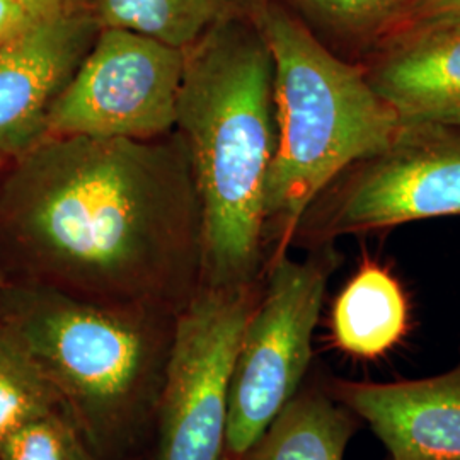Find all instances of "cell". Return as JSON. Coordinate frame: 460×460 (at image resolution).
<instances>
[{
    "instance_id": "obj_1",
    "label": "cell",
    "mask_w": 460,
    "mask_h": 460,
    "mask_svg": "<svg viewBox=\"0 0 460 460\" xmlns=\"http://www.w3.org/2000/svg\"><path fill=\"white\" fill-rule=\"evenodd\" d=\"M0 205L17 237L87 294H159L201 247L184 144L47 137L19 155Z\"/></svg>"
},
{
    "instance_id": "obj_2",
    "label": "cell",
    "mask_w": 460,
    "mask_h": 460,
    "mask_svg": "<svg viewBox=\"0 0 460 460\" xmlns=\"http://www.w3.org/2000/svg\"><path fill=\"white\" fill-rule=\"evenodd\" d=\"M176 128L197 188L210 287L254 285L277 121L273 60L251 17L217 26L184 51Z\"/></svg>"
},
{
    "instance_id": "obj_3",
    "label": "cell",
    "mask_w": 460,
    "mask_h": 460,
    "mask_svg": "<svg viewBox=\"0 0 460 460\" xmlns=\"http://www.w3.org/2000/svg\"><path fill=\"white\" fill-rule=\"evenodd\" d=\"M249 17L273 60L277 148L266 190V237L287 252L315 201L351 165L387 147L404 125L363 66L348 64L277 0Z\"/></svg>"
},
{
    "instance_id": "obj_4",
    "label": "cell",
    "mask_w": 460,
    "mask_h": 460,
    "mask_svg": "<svg viewBox=\"0 0 460 460\" xmlns=\"http://www.w3.org/2000/svg\"><path fill=\"white\" fill-rule=\"evenodd\" d=\"M9 324L79 427L101 438L125 421L152 362L150 341L138 324L60 292L30 296Z\"/></svg>"
},
{
    "instance_id": "obj_5",
    "label": "cell",
    "mask_w": 460,
    "mask_h": 460,
    "mask_svg": "<svg viewBox=\"0 0 460 460\" xmlns=\"http://www.w3.org/2000/svg\"><path fill=\"white\" fill-rule=\"evenodd\" d=\"M341 256L332 244L304 260L273 256L249 315L230 385L226 456L239 460L307 380L314 331Z\"/></svg>"
},
{
    "instance_id": "obj_6",
    "label": "cell",
    "mask_w": 460,
    "mask_h": 460,
    "mask_svg": "<svg viewBox=\"0 0 460 460\" xmlns=\"http://www.w3.org/2000/svg\"><path fill=\"white\" fill-rule=\"evenodd\" d=\"M260 294L208 287L180 315L161 395L157 460H222L237 351Z\"/></svg>"
},
{
    "instance_id": "obj_7",
    "label": "cell",
    "mask_w": 460,
    "mask_h": 460,
    "mask_svg": "<svg viewBox=\"0 0 460 460\" xmlns=\"http://www.w3.org/2000/svg\"><path fill=\"white\" fill-rule=\"evenodd\" d=\"M184 51L144 34L101 28L49 106L47 137L155 140L176 128Z\"/></svg>"
},
{
    "instance_id": "obj_8",
    "label": "cell",
    "mask_w": 460,
    "mask_h": 460,
    "mask_svg": "<svg viewBox=\"0 0 460 460\" xmlns=\"http://www.w3.org/2000/svg\"><path fill=\"white\" fill-rule=\"evenodd\" d=\"M323 195L317 246L348 234L460 217V127L404 121L387 147L351 165Z\"/></svg>"
},
{
    "instance_id": "obj_9",
    "label": "cell",
    "mask_w": 460,
    "mask_h": 460,
    "mask_svg": "<svg viewBox=\"0 0 460 460\" xmlns=\"http://www.w3.org/2000/svg\"><path fill=\"white\" fill-rule=\"evenodd\" d=\"M81 5L40 16L0 49V155H22L45 138L49 106L99 33Z\"/></svg>"
},
{
    "instance_id": "obj_10",
    "label": "cell",
    "mask_w": 460,
    "mask_h": 460,
    "mask_svg": "<svg viewBox=\"0 0 460 460\" xmlns=\"http://www.w3.org/2000/svg\"><path fill=\"white\" fill-rule=\"evenodd\" d=\"M324 382L372 429L387 460H460V360L431 377Z\"/></svg>"
},
{
    "instance_id": "obj_11",
    "label": "cell",
    "mask_w": 460,
    "mask_h": 460,
    "mask_svg": "<svg viewBox=\"0 0 460 460\" xmlns=\"http://www.w3.org/2000/svg\"><path fill=\"white\" fill-rule=\"evenodd\" d=\"M362 66L402 121L460 127V28L387 41Z\"/></svg>"
},
{
    "instance_id": "obj_12",
    "label": "cell",
    "mask_w": 460,
    "mask_h": 460,
    "mask_svg": "<svg viewBox=\"0 0 460 460\" xmlns=\"http://www.w3.org/2000/svg\"><path fill=\"white\" fill-rule=\"evenodd\" d=\"M411 329V305L391 268L362 263L331 309V340L349 358L376 362L401 345Z\"/></svg>"
},
{
    "instance_id": "obj_13",
    "label": "cell",
    "mask_w": 460,
    "mask_h": 460,
    "mask_svg": "<svg viewBox=\"0 0 460 460\" xmlns=\"http://www.w3.org/2000/svg\"><path fill=\"white\" fill-rule=\"evenodd\" d=\"M362 427L324 380H305L239 460H345L348 445Z\"/></svg>"
},
{
    "instance_id": "obj_14",
    "label": "cell",
    "mask_w": 460,
    "mask_h": 460,
    "mask_svg": "<svg viewBox=\"0 0 460 460\" xmlns=\"http://www.w3.org/2000/svg\"><path fill=\"white\" fill-rule=\"evenodd\" d=\"M252 0H96L99 28L144 34L172 49H186L217 26L249 16Z\"/></svg>"
},
{
    "instance_id": "obj_15",
    "label": "cell",
    "mask_w": 460,
    "mask_h": 460,
    "mask_svg": "<svg viewBox=\"0 0 460 460\" xmlns=\"http://www.w3.org/2000/svg\"><path fill=\"white\" fill-rule=\"evenodd\" d=\"M68 411L33 355L9 323L0 326V448L30 421Z\"/></svg>"
},
{
    "instance_id": "obj_16",
    "label": "cell",
    "mask_w": 460,
    "mask_h": 460,
    "mask_svg": "<svg viewBox=\"0 0 460 460\" xmlns=\"http://www.w3.org/2000/svg\"><path fill=\"white\" fill-rule=\"evenodd\" d=\"M336 33L377 49L418 0H292Z\"/></svg>"
},
{
    "instance_id": "obj_17",
    "label": "cell",
    "mask_w": 460,
    "mask_h": 460,
    "mask_svg": "<svg viewBox=\"0 0 460 460\" xmlns=\"http://www.w3.org/2000/svg\"><path fill=\"white\" fill-rule=\"evenodd\" d=\"M0 460H93L68 411L40 416L16 429L0 448Z\"/></svg>"
},
{
    "instance_id": "obj_18",
    "label": "cell",
    "mask_w": 460,
    "mask_h": 460,
    "mask_svg": "<svg viewBox=\"0 0 460 460\" xmlns=\"http://www.w3.org/2000/svg\"><path fill=\"white\" fill-rule=\"evenodd\" d=\"M457 28H460V0H418L384 43L411 34Z\"/></svg>"
},
{
    "instance_id": "obj_19",
    "label": "cell",
    "mask_w": 460,
    "mask_h": 460,
    "mask_svg": "<svg viewBox=\"0 0 460 460\" xmlns=\"http://www.w3.org/2000/svg\"><path fill=\"white\" fill-rule=\"evenodd\" d=\"M36 17L40 16H34L16 0H0V49L24 31Z\"/></svg>"
},
{
    "instance_id": "obj_20",
    "label": "cell",
    "mask_w": 460,
    "mask_h": 460,
    "mask_svg": "<svg viewBox=\"0 0 460 460\" xmlns=\"http://www.w3.org/2000/svg\"><path fill=\"white\" fill-rule=\"evenodd\" d=\"M21 5H24L28 11H31L34 16H49L66 9H72L77 4V0H16Z\"/></svg>"
},
{
    "instance_id": "obj_21",
    "label": "cell",
    "mask_w": 460,
    "mask_h": 460,
    "mask_svg": "<svg viewBox=\"0 0 460 460\" xmlns=\"http://www.w3.org/2000/svg\"><path fill=\"white\" fill-rule=\"evenodd\" d=\"M2 161H4V155H0V165H2Z\"/></svg>"
},
{
    "instance_id": "obj_22",
    "label": "cell",
    "mask_w": 460,
    "mask_h": 460,
    "mask_svg": "<svg viewBox=\"0 0 460 460\" xmlns=\"http://www.w3.org/2000/svg\"><path fill=\"white\" fill-rule=\"evenodd\" d=\"M222 460H230L229 457H227V456H224V457H222Z\"/></svg>"
}]
</instances>
